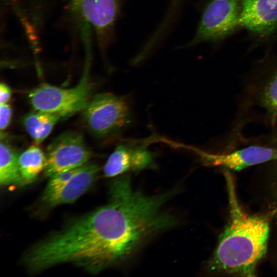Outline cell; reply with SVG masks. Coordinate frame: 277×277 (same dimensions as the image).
Wrapping results in <instances>:
<instances>
[{
	"instance_id": "5b68a950",
	"label": "cell",
	"mask_w": 277,
	"mask_h": 277,
	"mask_svg": "<svg viewBox=\"0 0 277 277\" xmlns=\"http://www.w3.org/2000/svg\"><path fill=\"white\" fill-rule=\"evenodd\" d=\"M82 111L87 128L98 137L120 132L132 121L128 101L111 93H100L91 97Z\"/></svg>"
},
{
	"instance_id": "8992f818",
	"label": "cell",
	"mask_w": 277,
	"mask_h": 277,
	"mask_svg": "<svg viewBox=\"0 0 277 277\" xmlns=\"http://www.w3.org/2000/svg\"><path fill=\"white\" fill-rule=\"evenodd\" d=\"M88 72L86 68L78 84L69 88L43 84L32 90L28 96L31 105L36 110L62 117L82 111L91 98L93 90Z\"/></svg>"
},
{
	"instance_id": "7c38bea8",
	"label": "cell",
	"mask_w": 277,
	"mask_h": 277,
	"mask_svg": "<svg viewBox=\"0 0 277 277\" xmlns=\"http://www.w3.org/2000/svg\"><path fill=\"white\" fill-rule=\"evenodd\" d=\"M98 171L97 165L87 163L79 167L74 175L61 187L44 191L43 201L50 207L74 202L90 188Z\"/></svg>"
},
{
	"instance_id": "9a60e30c",
	"label": "cell",
	"mask_w": 277,
	"mask_h": 277,
	"mask_svg": "<svg viewBox=\"0 0 277 277\" xmlns=\"http://www.w3.org/2000/svg\"><path fill=\"white\" fill-rule=\"evenodd\" d=\"M46 161V154L37 146H32L23 152L18 156V165L24 183L34 180L44 170Z\"/></svg>"
},
{
	"instance_id": "d6986e66",
	"label": "cell",
	"mask_w": 277,
	"mask_h": 277,
	"mask_svg": "<svg viewBox=\"0 0 277 277\" xmlns=\"http://www.w3.org/2000/svg\"><path fill=\"white\" fill-rule=\"evenodd\" d=\"M274 216L275 217V224L274 227V230L275 231V233L274 232V234L275 235H275L274 236V244L272 253L274 263L275 265V266L277 267V211L275 213Z\"/></svg>"
},
{
	"instance_id": "8fae6325",
	"label": "cell",
	"mask_w": 277,
	"mask_h": 277,
	"mask_svg": "<svg viewBox=\"0 0 277 277\" xmlns=\"http://www.w3.org/2000/svg\"><path fill=\"white\" fill-rule=\"evenodd\" d=\"M154 155L144 145L121 144L108 157L103 167L106 177H116L129 171L140 172L151 168Z\"/></svg>"
},
{
	"instance_id": "9c48e42d",
	"label": "cell",
	"mask_w": 277,
	"mask_h": 277,
	"mask_svg": "<svg viewBox=\"0 0 277 277\" xmlns=\"http://www.w3.org/2000/svg\"><path fill=\"white\" fill-rule=\"evenodd\" d=\"M121 0H72L78 14L93 29L102 45L113 35Z\"/></svg>"
},
{
	"instance_id": "6da1fadb",
	"label": "cell",
	"mask_w": 277,
	"mask_h": 277,
	"mask_svg": "<svg viewBox=\"0 0 277 277\" xmlns=\"http://www.w3.org/2000/svg\"><path fill=\"white\" fill-rule=\"evenodd\" d=\"M179 190L149 195L132 186L128 174L114 179L107 204L55 234L58 260L91 273L123 263L158 235L179 226V218L166 208Z\"/></svg>"
},
{
	"instance_id": "4fadbf2b",
	"label": "cell",
	"mask_w": 277,
	"mask_h": 277,
	"mask_svg": "<svg viewBox=\"0 0 277 277\" xmlns=\"http://www.w3.org/2000/svg\"><path fill=\"white\" fill-rule=\"evenodd\" d=\"M62 117L55 113L35 110L25 115L22 124L36 144L43 142Z\"/></svg>"
},
{
	"instance_id": "52a82bcc",
	"label": "cell",
	"mask_w": 277,
	"mask_h": 277,
	"mask_svg": "<svg viewBox=\"0 0 277 277\" xmlns=\"http://www.w3.org/2000/svg\"><path fill=\"white\" fill-rule=\"evenodd\" d=\"M240 0H210L205 7L190 47L215 42L232 34L240 26Z\"/></svg>"
},
{
	"instance_id": "e0dca14e",
	"label": "cell",
	"mask_w": 277,
	"mask_h": 277,
	"mask_svg": "<svg viewBox=\"0 0 277 277\" xmlns=\"http://www.w3.org/2000/svg\"><path fill=\"white\" fill-rule=\"evenodd\" d=\"M0 105V129L3 131L10 124L12 112L11 107L8 103Z\"/></svg>"
},
{
	"instance_id": "7a4b0ae2",
	"label": "cell",
	"mask_w": 277,
	"mask_h": 277,
	"mask_svg": "<svg viewBox=\"0 0 277 277\" xmlns=\"http://www.w3.org/2000/svg\"><path fill=\"white\" fill-rule=\"evenodd\" d=\"M224 174L229 219L206 269L213 274L253 276L259 263L266 253L270 222L277 208L266 213L248 214L239 202L230 172L224 170Z\"/></svg>"
},
{
	"instance_id": "5bb4252c",
	"label": "cell",
	"mask_w": 277,
	"mask_h": 277,
	"mask_svg": "<svg viewBox=\"0 0 277 277\" xmlns=\"http://www.w3.org/2000/svg\"><path fill=\"white\" fill-rule=\"evenodd\" d=\"M18 156L16 151L8 144L1 141L0 144V183L6 186L24 183L21 176Z\"/></svg>"
},
{
	"instance_id": "ac0fdd59",
	"label": "cell",
	"mask_w": 277,
	"mask_h": 277,
	"mask_svg": "<svg viewBox=\"0 0 277 277\" xmlns=\"http://www.w3.org/2000/svg\"><path fill=\"white\" fill-rule=\"evenodd\" d=\"M11 97V90L5 83L0 84V104L8 103Z\"/></svg>"
},
{
	"instance_id": "3957f363",
	"label": "cell",
	"mask_w": 277,
	"mask_h": 277,
	"mask_svg": "<svg viewBox=\"0 0 277 277\" xmlns=\"http://www.w3.org/2000/svg\"><path fill=\"white\" fill-rule=\"evenodd\" d=\"M241 115L254 110L277 133V54L259 60L246 76Z\"/></svg>"
},
{
	"instance_id": "2e32d148",
	"label": "cell",
	"mask_w": 277,
	"mask_h": 277,
	"mask_svg": "<svg viewBox=\"0 0 277 277\" xmlns=\"http://www.w3.org/2000/svg\"><path fill=\"white\" fill-rule=\"evenodd\" d=\"M78 168L62 171L50 176L45 191L54 190L61 187L74 175Z\"/></svg>"
},
{
	"instance_id": "277c9868",
	"label": "cell",
	"mask_w": 277,
	"mask_h": 277,
	"mask_svg": "<svg viewBox=\"0 0 277 277\" xmlns=\"http://www.w3.org/2000/svg\"><path fill=\"white\" fill-rule=\"evenodd\" d=\"M234 129L222 150L202 153L206 165L240 171L246 168L277 161V133L271 132L258 137L245 138Z\"/></svg>"
},
{
	"instance_id": "30bf717a",
	"label": "cell",
	"mask_w": 277,
	"mask_h": 277,
	"mask_svg": "<svg viewBox=\"0 0 277 277\" xmlns=\"http://www.w3.org/2000/svg\"><path fill=\"white\" fill-rule=\"evenodd\" d=\"M240 26L260 38L277 31V0H240Z\"/></svg>"
},
{
	"instance_id": "ba28073f",
	"label": "cell",
	"mask_w": 277,
	"mask_h": 277,
	"mask_svg": "<svg viewBox=\"0 0 277 277\" xmlns=\"http://www.w3.org/2000/svg\"><path fill=\"white\" fill-rule=\"evenodd\" d=\"M91 153L81 134L68 131L54 138L48 146L46 165V176L77 168L87 163Z\"/></svg>"
}]
</instances>
